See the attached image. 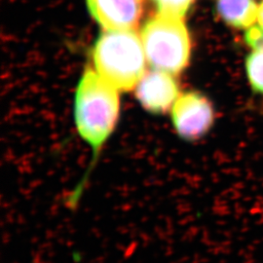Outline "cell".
<instances>
[{
  "instance_id": "6da1fadb",
  "label": "cell",
  "mask_w": 263,
  "mask_h": 263,
  "mask_svg": "<svg viewBox=\"0 0 263 263\" xmlns=\"http://www.w3.org/2000/svg\"><path fill=\"white\" fill-rule=\"evenodd\" d=\"M120 112L119 91L94 68H86L76 89L74 120L80 137L95 152L112 134Z\"/></svg>"
},
{
  "instance_id": "7a4b0ae2",
  "label": "cell",
  "mask_w": 263,
  "mask_h": 263,
  "mask_svg": "<svg viewBox=\"0 0 263 263\" xmlns=\"http://www.w3.org/2000/svg\"><path fill=\"white\" fill-rule=\"evenodd\" d=\"M94 69L119 92L134 90L146 72V56L135 29L105 30L95 42Z\"/></svg>"
},
{
  "instance_id": "3957f363",
  "label": "cell",
  "mask_w": 263,
  "mask_h": 263,
  "mask_svg": "<svg viewBox=\"0 0 263 263\" xmlns=\"http://www.w3.org/2000/svg\"><path fill=\"white\" fill-rule=\"evenodd\" d=\"M140 35L152 69L177 76L186 68L192 45L183 18L158 13L144 24Z\"/></svg>"
},
{
  "instance_id": "277c9868",
  "label": "cell",
  "mask_w": 263,
  "mask_h": 263,
  "mask_svg": "<svg viewBox=\"0 0 263 263\" xmlns=\"http://www.w3.org/2000/svg\"><path fill=\"white\" fill-rule=\"evenodd\" d=\"M171 111L176 131L187 141H196L206 135L216 119L211 101L206 96L193 91L179 95Z\"/></svg>"
},
{
  "instance_id": "5b68a950",
  "label": "cell",
  "mask_w": 263,
  "mask_h": 263,
  "mask_svg": "<svg viewBox=\"0 0 263 263\" xmlns=\"http://www.w3.org/2000/svg\"><path fill=\"white\" fill-rule=\"evenodd\" d=\"M135 90L142 107L155 114L171 110L180 95L175 76L157 69L146 71Z\"/></svg>"
},
{
  "instance_id": "8992f818",
  "label": "cell",
  "mask_w": 263,
  "mask_h": 263,
  "mask_svg": "<svg viewBox=\"0 0 263 263\" xmlns=\"http://www.w3.org/2000/svg\"><path fill=\"white\" fill-rule=\"evenodd\" d=\"M95 21L105 30L135 29L143 15V0H86Z\"/></svg>"
},
{
  "instance_id": "52a82bcc",
  "label": "cell",
  "mask_w": 263,
  "mask_h": 263,
  "mask_svg": "<svg viewBox=\"0 0 263 263\" xmlns=\"http://www.w3.org/2000/svg\"><path fill=\"white\" fill-rule=\"evenodd\" d=\"M216 11L227 26L247 30L256 24L258 4L255 0H217Z\"/></svg>"
},
{
  "instance_id": "ba28073f",
  "label": "cell",
  "mask_w": 263,
  "mask_h": 263,
  "mask_svg": "<svg viewBox=\"0 0 263 263\" xmlns=\"http://www.w3.org/2000/svg\"><path fill=\"white\" fill-rule=\"evenodd\" d=\"M245 70L252 90L263 96V44L251 49L245 61Z\"/></svg>"
},
{
  "instance_id": "9c48e42d",
  "label": "cell",
  "mask_w": 263,
  "mask_h": 263,
  "mask_svg": "<svg viewBox=\"0 0 263 263\" xmlns=\"http://www.w3.org/2000/svg\"><path fill=\"white\" fill-rule=\"evenodd\" d=\"M160 14L183 18L195 0H151Z\"/></svg>"
},
{
  "instance_id": "30bf717a",
  "label": "cell",
  "mask_w": 263,
  "mask_h": 263,
  "mask_svg": "<svg viewBox=\"0 0 263 263\" xmlns=\"http://www.w3.org/2000/svg\"><path fill=\"white\" fill-rule=\"evenodd\" d=\"M263 30V0L258 4V12H257V21L256 24Z\"/></svg>"
}]
</instances>
